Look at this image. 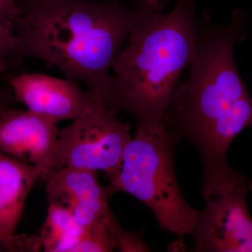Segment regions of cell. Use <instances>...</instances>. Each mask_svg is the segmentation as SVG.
<instances>
[{
    "instance_id": "6da1fadb",
    "label": "cell",
    "mask_w": 252,
    "mask_h": 252,
    "mask_svg": "<svg viewBox=\"0 0 252 252\" xmlns=\"http://www.w3.org/2000/svg\"><path fill=\"white\" fill-rule=\"evenodd\" d=\"M16 30L22 59L36 58L80 81L103 102L110 69L138 16L117 1L22 0Z\"/></svg>"
},
{
    "instance_id": "7a4b0ae2",
    "label": "cell",
    "mask_w": 252,
    "mask_h": 252,
    "mask_svg": "<svg viewBox=\"0 0 252 252\" xmlns=\"http://www.w3.org/2000/svg\"><path fill=\"white\" fill-rule=\"evenodd\" d=\"M165 0H140L138 16L114 63L105 106L132 116L137 128L165 126L179 79L191 61L198 23L193 0H179L163 14Z\"/></svg>"
},
{
    "instance_id": "3957f363",
    "label": "cell",
    "mask_w": 252,
    "mask_h": 252,
    "mask_svg": "<svg viewBox=\"0 0 252 252\" xmlns=\"http://www.w3.org/2000/svg\"><path fill=\"white\" fill-rule=\"evenodd\" d=\"M198 23L188 77L179 83L167 108L165 125L200 148L215 124L249 95L235 65L234 49L246 37L247 14L238 10L228 24Z\"/></svg>"
},
{
    "instance_id": "277c9868",
    "label": "cell",
    "mask_w": 252,
    "mask_h": 252,
    "mask_svg": "<svg viewBox=\"0 0 252 252\" xmlns=\"http://www.w3.org/2000/svg\"><path fill=\"white\" fill-rule=\"evenodd\" d=\"M181 139L165 126L137 128L119 170L107 176L113 193L125 192L143 202L162 229L183 238L191 235L200 212L189 205L177 182L175 151Z\"/></svg>"
},
{
    "instance_id": "5b68a950",
    "label": "cell",
    "mask_w": 252,
    "mask_h": 252,
    "mask_svg": "<svg viewBox=\"0 0 252 252\" xmlns=\"http://www.w3.org/2000/svg\"><path fill=\"white\" fill-rule=\"evenodd\" d=\"M203 196L192 232L195 252H252V218L248 195L252 183L228 162L203 167Z\"/></svg>"
},
{
    "instance_id": "8992f818",
    "label": "cell",
    "mask_w": 252,
    "mask_h": 252,
    "mask_svg": "<svg viewBox=\"0 0 252 252\" xmlns=\"http://www.w3.org/2000/svg\"><path fill=\"white\" fill-rule=\"evenodd\" d=\"M117 114L100 101L59 130L51 170L71 167L109 175L119 170L132 136L130 124L119 120Z\"/></svg>"
},
{
    "instance_id": "52a82bcc",
    "label": "cell",
    "mask_w": 252,
    "mask_h": 252,
    "mask_svg": "<svg viewBox=\"0 0 252 252\" xmlns=\"http://www.w3.org/2000/svg\"><path fill=\"white\" fill-rule=\"evenodd\" d=\"M59 122L28 109H10L0 118V151L32 164L45 180L52 170Z\"/></svg>"
},
{
    "instance_id": "ba28073f",
    "label": "cell",
    "mask_w": 252,
    "mask_h": 252,
    "mask_svg": "<svg viewBox=\"0 0 252 252\" xmlns=\"http://www.w3.org/2000/svg\"><path fill=\"white\" fill-rule=\"evenodd\" d=\"M9 82L16 100L28 110L58 122L82 117L101 101L92 91L82 90L75 81L40 73H22Z\"/></svg>"
},
{
    "instance_id": "9c48e42d",
    "label": "cell",
    "mask_w": 252,
    "mask_h": 252,
    "mask_svg": "<svg viewBox=\"0 0 252 252\" xmlns=\"http://www.w3.org/2000/svg\"><path fill=\"white\" fill-rule=\"evenodd\" d=\"M44 181L49 204L67 209L84 228L112 213L109 200L114 193L109 185H101L97 172L62 167L51 170Z\"/></svg>"
},
{
    "instance_id": "30bf717a",
    "label": "cell",
    "mask_w": 252,
    "mask_h": 252,
    "mask_svg": "<svg viewBox=\"0 0 252 252\" xmlns=\"http://www.w3.org/2000/svg\"><path fill=\"white\" fill-rule=\"evenodd\" d=\"M39 179L32 164L21 161L0 151V245L16 252V230L28 194Z\"/></svg>"
},
{
    "instance_id": "8fae6325",
    "label": "cell",
    "mask_w": 252,
    "mask_h": 252,
    "mask_svg": "<svg viewBox=\"0 0 252 252\" xmlns=\"http://www.w3.org/2000/svg\"><path fill=\"white\" fill-rule=\"evenodd\" d=\"M85 228L67 209L49 204L48 215L39 237L44 252H69L80 241Z\"/></svg>"
},
{
    "instance_id": "7c38bea8",
    "label": "cell",
    "mask_w": 252,
    "mask_h": 252,
    "mask_svg": "<svg viewBox=\"0 0 252 252\" xmlns=\"http://www.w3.org/2000/svg\"><path fill=\"white\" fill-rule=\"evenodd\" d=\"M119 222L113 214L85 228L79 243L69 252H111L117 250Z\"/></svg>"
},
{
    "instance_id": "4fadbf2b",
    "label": "cell",
    "mask_w": 252,
    "mask_h": 252,
    "mask_svg": "<svg viewBox=\"0 0 252 252\" xmlns=\"http://www.w3.org/2000/svg\"><path fill=\"white\" fill-rule=\"evenodd\" d=\"M0 56L11 61H21V43L19 37L13 30L0 25Z\"/></svg>"
},
{
    "instance_id": "5bb4252c",
    "label": "cell",
    "mask_w": 252,
    "mask_h": 252,
    "mask_svg": "<svg viewBox=\"0 0 252 252\" xmlns=\"http://www.w3.org/2000/svg\"><path fill=\"white\" fill-rule=\"evenodd\" d=\"M142 235L140 232L126 231L119 225L117 233V250L121 252H150V248L144 243Z\"/></svg>"
},
{
    "instance_id": "9a60e30c",
    "label": "cell",
    "mask_w": 252,
    "mask_h": 252,
    "mask_svg": "<svg viewBox=\"0 0 252 252\" xmlns=\"http://www.w3.org/2000/svg\"><path fill=\"white\" fill-rule=\"evenodd\" d=\"M21 18L17 0H0V25L16 30Z\"/></svg>"
},
{
    "instance_id": "2e32d148",
    "label": "cell",
    "mask_w": 252,
    "mask_h": 252,
    "mask_svg": "<svg viewBox=\"0 0 252 252\" xmlns=\"http://www.w3.org/2000/svg\"><path fill=\"white\" fill-rule=\"evenodd\" d=\"M14 99V96L13 97L12 94L0 87V118L13 109Z\"/></svg>"
},
{
    "instance_id": "e0dca14e",
    "label": "cell",
    "mask_w": 252,
    "mask_h": 252,
    "mask_svg": "<svg viewBox=\"0 0 252 252\" xmlns=\"http://www.w3.org/2000/svg\"><path fill=\"white\" fill-rule=\"evenodd\" d=\"M8 64H9V62L7 60L0 56V72L6 71L8 67Z\"/></svg>"
},
{
    "instance_id": "ac0fdd59",
    "label": "cell",
    "mask_w": 252,
    "mask_h": 252,
    "mask_svg": "<svg viewBox=\"0 0 252 252\" xmlns=\"http://www.w3.org/2000/svg\"><path fill=\"white\" fill-rule=\"evenodd\" d=\"M1 251H4V249H3L2 247L0 245V252Z\"/></svg>"
}]
</instances>
